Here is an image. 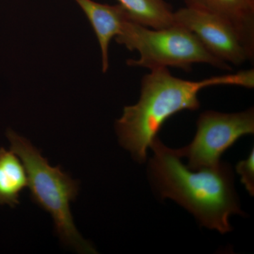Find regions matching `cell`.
<instances>
[{"label":"cell","instance_id":"cell-1","mask_svg":"<svg viewBox=\"0 0 254 254\" xmlns=\"http://www.w3.org/2000/svg\"><path fill=\"white\" fill-rule=\"evenodd\" d=\"M229 85L247 88L254 87V70L189 81L175 77L168 68L150 70L141 81V96L136 104L125 107L115 128L120 144L139 163L147 158V151L164 123L183 110L200 108L198 93L207 87Z\"/></svg>","mask_w":254,"mask_h":254},{"label":"cell","instance_id":"cell-2","mask_svg":"<svg viewBox=\"0 0 254 254\" xmlns=\"http://www.w3.org/2000/svg\"><path fill=\"white\" fill-rule=\"evenodd\" d=\"M150 170L162 198H170L188 210L201 225L220 233L231 231L229 218L241 214L234 188L231 168L220 163L211 168L192 170L185 166L175 150L157 137Z\"/></svg>","mask_w":254,"mask_h":254},{"label":"cell","instance_id":"cell-3","mask_svg":"<svg viewBox=\"0 0 254 254\" xmlns=\"http://www.w3.org/2000/svg\"><path fill=\"white\" fill-rule=\"evenodd\" d=\"M6 136L11 151L26 169L31 200L51 215L60 240L78 253L96 254L93 246L78 232L70 210V203L78 195L79 182L61 167L51 166L41 150L24 137L11 129Z\"/></svg>","mask_w":254,"mask_h":254},{"label":"cell","instance_id":"cell-4","mask_svg":"<svg viewBox=\"0 0 254 254\" xmlns=\"http://www.w3.org/2000/svg\"><path fill=\"white\" fill-rule=\"evenodd\" d=\"M115 40L130 51L139 53V59L127 61L131 66L150 70L173 66L190 71L193 64L203 63L220 69L232 68L212 55L193 33L178 25L153 29L130 19Z\"/></svg>","mask_w":254,"mask_h":254},{"label":"cell","instance_id":"cell-5","mask_svg":"<svg viewBox=\"0 0 254 254\" xmlns=\"http://www.w3.org/2000/svg\"><path fill=\"white\" fill-rule=\"evenodd\" d=\"M254 133V108L232 114L209 110L200 115L193 141L175 150L180 158H188L190 170L211 168L220 163L221 155L239 138Z\"/></svg>","mask_w":254,"mask_h":254},{"label":"cell","instance_id":"cell-6","mask_svg":"<svg viewBox=\"0 0 254 254\" xmlns=\"http://www.w3.org/2000/svg\"><path fill=\"white\" fill-rule=\"evenodd\" d=\"M175 24L193 33L219 60L240 66L254 60V53L225 20L208 11L187 6L174 12Z\"/></svg>","mask_w":254,"mask_h":254},{"label":"cell","instance_id":"cell-7","mask_svg":"<svg viewBox=\"0 0 254 254\" xmlns=\"http://www.w3.org/2000/svg\"><path fill=\"white\" fill-rule=\"evenodd\" d=\"M89 20L99 43L102 69L109 68V47L112 40L122 34L125 25L131 19L123 6L100 4L93 0H74ZM132 20V19H131Z\"/></svg>","mask_w":254,"mask_h":254},{"label":"cell","instance_id":"cell-8","mask_svg":"<svg viewBox=\"0 0 254 254\" xmlns=\"http://www.w3.org/2000/svg\"><path fill=\"white\" fill-rule=\"evenodd\" d=\"M225 20L235 28L246 46L254 53V0H185Z\"/></svg>","mask_w":254,"mask_h":254},{"label":"cell","instance_id":"cell-9","mask_svg":"<svg viewBox=\"0 0 254 254\" xmlns=\"http://www.w3.org/2000/svg\"><path fill=\"white\" fill-rule=\"evenodd\" d=\"M27 187V174L21 160L11 150L0 148V204L14 208Z\"/></svg>","mask_w":254,"mask_h":254},{"label":"cell","instance_id":"cell-10","mask_svg":"<svg viewBox=\"0 0 254 254\" xmlns=\"http://www.w3.org/2000/svg\"><path fill=\"white\" fill-rule=\"evenodd\" d=\"M133 21L162 29L175 26L174 11L164 0H118Z\"/></svg>","mask_w":254,"mask_h":254},{"label":"cell","instance_id":"cell-11","mask_svg":"<svg viewBox=\"0 0 254 254\" xmlns=\"http://www.w3.org/2000/svg\"><path fill=\"white\" fill-rule=\"evenodd\" d=\"M254 149L247 160L239 162L236 167L237 173L241 175V182L251 195L254 194Z\"/></svg>","mask_w":254,"mask_h":254}]
</instances>
